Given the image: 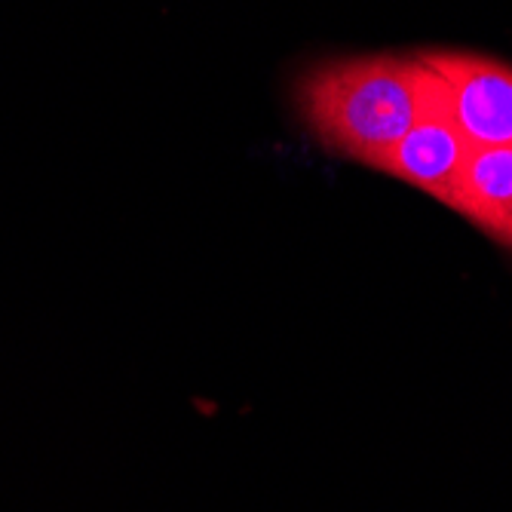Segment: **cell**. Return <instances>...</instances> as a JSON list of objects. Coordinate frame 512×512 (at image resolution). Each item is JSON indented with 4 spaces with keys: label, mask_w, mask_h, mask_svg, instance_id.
I'll return each mask as SVG.
<instances>
[{
    "label": "cell",
    "mask_w": 512,
    "mask_h": 512,
    "mask_svg": "<svg viewBox=\"0 0 512 512\" xmlns=\"http://www.w3.org/2000/svg\"><path fill=\"white\" fill-rule=\"evenodd\" d=\"M295 99L322 148L378 169L424 111V68L417 56L332 59L298 77Z\"/></svg>",
    "instance_id": "1"
},
{
    "label": "cell",
    "mask_w": 512,
    "mask_h": 512,
    "mask_svg": "<svg viewBox=\"0 0 512 512\" xmlns=\"http://www.w3.org/2000/svg\"><path fill=\"white\" fill-rule=\"evenodd\" d=\"M414 56L436 77L442 102L470 148L512 145V65L463 50Z\"/></svg>",
    "instance_id": "2"
},
{
    "label": "cell",
    "mask_w": 512,
    "mask_h": 512,
    "mask_svg": "<svg viewBox=\"0 0 512 512\" xmlns=\"http://www.w3.org/2000/svg\"><path fill=\"white\" fill-rule=\"evenodd\" d=\"M470 154L473 148L454 126L436 77L424 68V111L402 135V142L381 160L378 169L402 184H411V188L430 194L433 200L451 209Z\"/></svg>",
    "instance_id": "3"
},
{
    "label": "cell",
    "mask_w": 512,
    "mask_h": 512,
    "mask_svg": "<svg viewBox=\"0 0 512 512\" xmlns=\"http://www.w3.org/2000/svg\"><path fill=\"white\" fill-rule=\"evenodd\" d=\"M451 212L512 252V145L473 148Z\"/></svg>",
    "instance_id": "4"
}]
</instances>
